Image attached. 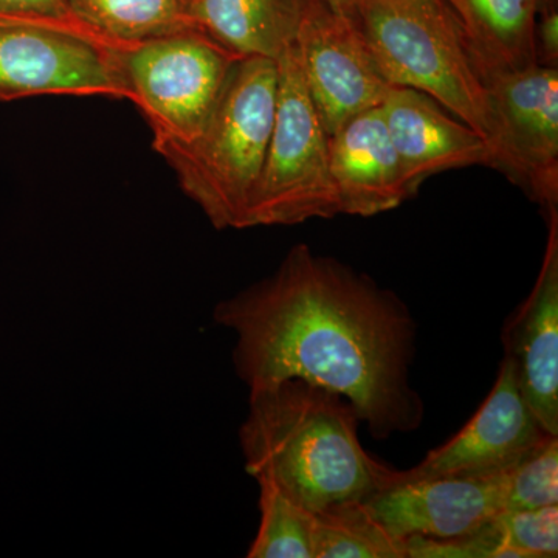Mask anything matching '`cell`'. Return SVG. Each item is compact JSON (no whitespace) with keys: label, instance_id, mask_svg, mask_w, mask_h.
<instances>
[{"label":"cell","instance_id":"obj_22","mask_svg":"<svg viewBox=\"0 0 558 558\" xmlns=\"http://www.w3.org/2000/svg\"><path fill=\"white\" fill-rule=\"evenodd\" d=\"M0 17L81 27L70 14L65 0H0Z\"/></svg>","mask_w":558,"mask_h":558},{"label":"cell","instance_id":"obj_14","mask_svg":"<svg viewBox=\"0 0 558 558\" xmlns=\"http://www.w3.org/2000/svg\"><path fill=\"white\" fill-rule=\"evenodd\" d=\"M329 165L340 215L373 218L411 197L380 106L330 135Z\"/></svg>","mask_w":558,"mask_h":558},{"label":"cell","instance_id":"obj_25","mask_svg":"<svg viewBox=\"0 0 558 558\" xmlns=\"http://www.w3.org/2000/svg\"><path fill=\"white\" fill-rule=\"evenodd\" d=\"M190 2H191V0H190Z\"/></svg>","mask_w":558,"mask_h":558},{"label":"cell","instance_id":"obj_5","mask_svg":"<svg viewBox=\"0 0 558 558\" xmlns=\"http://www.w3.org/2000/svg\"><path fill=\"white\" fill-rule=\"evenodd\" d=\"M278 97L269 148L245 229L299 226L340 215L329 135L311 100L295 47L277 60Z\"/></svg>","mask_w":558,"mask_h":558},{"label":"cell","instance_id":"obj_6","mask_svg":"<svg viewBox=\"0 0 558 558\" xmlns=\"http://www.w3.org/2000/svg\"><path fill=\"white\" fill-rule=\"evenodd\" d=\"M240 58L194 27L123 47L131 101L148 121L154 149L201 134Z\"/></svg>","mask_w":558,"mask_h":558},{"label":"cell","instance_id":"obj_23","mask_svg":"<svg viewBox=\"0 0 558 558\" xmlns=\"http://www.w3.org/2000/svg\"><path fill=\"white\" fill-rule=\"evenodd\" d=\"M535 60L546 68H558V10L557 7L539 13L535 24Z\"/></svg>","mask_w":558,"mask_h":558},{"label":"cell","instance_id":"obj_9","mask_svg":"<svg viewBox=\"0 0 558 558\" xmlns=\"http://www.w3.org/2000/svg\"><path fill=\"white\" fill-rule=\"evenodd\" d=\"M295 50L311 100L329 137L352 117L380 106L391 89L357 25L329 5L307 20Z\"/></svg>","mask_w":558,"mask_h":558},{"label":"cell","instance_id":"obj_1","mask_svg":"<svg viewBox=\"0 0 558 558\" xmlns=\"http://www.w3.org/2000/svg\"><path fill=\"white\" fill-rule=\"evenodd\" d=\"M236 337L233 366L250 391L299 379L343 396L371 436L416 432L424 402L410 381L416 323L391 290L306 244L277 271L216 304Z\"/></svg>","mask_w":558,"mask_h":558},{"label":"cell","instance_id":"obj_8","mask_svg":"<svg viewBox=\"0 0 558 558\" xmlns=\"http://www.w3.org/2000/svg\"><path fill=\"white\" fill-rule=\"evenodd\" d=\"M476 72L494 119L492 168L509 175L546 213L558 209V68Z\"/></svg>","mask_w":558,"mask_h":558},{"label":"cell","instance_id":"obj_2","mask_svg":"<svg viewBox=\"0 0 558 558\" xmlns=\"http://www.w3.org/2000/svg\"><path fill=\"white\" fill-rule=\"evenodd\" d=\"M359 424L343 396L304 380L250 391L240 428L245 470L311 512L366 501L398 470L363 449Z\"/></svg>","mask_w":558,"mask_h":558},{"label":"cell","instance_id":"obj_12","mask_svg":"<svg viewBox=\"0 0 558 558\" xmlns=\"http://www.w3.org/2000/svg\"><path fill=\"white\" fill-rule=\"evenodd\" d=\"M548 244L534 288L502 328L505 357L524 402L558 438V209L546 213Z\"/></svg>","mask_w":558,"mask_h":558},{"label":"cell","instance_id":"obj_10","mask_svg":"<svg viewBox=\"0 0 558 558\" xmlns=\"http://www.w3.org/2000/svg\"><path fill=\"white\" fill-rule=\"evenodd\" d=\"M550 436L543 429L521 396L515 368L502 359L497 381L475 416L438 449L429 451L413 469L396 473V480L488 475L519 464Z\"/></svg>","mask_w":558,"mask_h":558},{"label":"cell","instance_id":"obj_16","mask_svg":"<svg viewBox=\"0 0 558 558\" xmlns=\"http://www.w3.org/2000/svg\"><path fill=\"white\" fill-rule=\"evenodd\" d=\"M475 69H526L535 60V24L557 0H449Z\"/></svg>","mask_w":558,"mask_h":558},{"label":"cell","instance_id":"obj_3","mask_svg":"<svg viewBox=\"0 0 558 558\" xmlns=\"http://www.w3.org/2000/svg\"><path fill=\"white\" fill-rule=\"evenodd\" d=\"M277 61L242 57L201 134L186 145L156 148L180 189L218 230H245L250 202L274 130Z\"/></svg>","mask_w":558,"mask_h":558},{"label":"cell","instance_id":"obj_15","mask_svg":"<svg viewBox=\"0 0 558 558\" xmlns=\"http://www.w3.org/2000/svg\"><path fill=\"white\" fill-rule=\"evenodd\" d=\"M325 5L326 0H191L189 16L194 28L240 57L277 61Z\"/></svg>","mask_w":558,"mask_h":558},{"label":"cell","instance_id":"obj_20","mask_svg":"<svg viewBox=\"0 0 558 558\" xmlns=\"http://www.w3.org/2000/svg\"><path fill=\"white\" fill-rule=\"evenodd\" d=\"M558 506V438H548L509 470L505 510Z\"/></svg>","mask_w":558,"mask_h":558},{"label":"cell","instance_id":"obj_7","mask_svg":"<svg viewBox=\"0 0 558 558\" xmlns=\"http://www.w3.org/2000/svg\"><path fill=\"white\" fill-rule=\"evenodd\" d=\"M121 50L86 28L0 17V101L43 95L131 100Z\"/></svg>","mask_w":558,"mask_h":558},{"label":"cell","instance_id":"obj_24","mask_svg":"<svg viewBox=\"0 0 558 558\" xmlns=\"http://www.w3.org/2000/svg\"><path fill=\"white\" fill-rule=\"evenodd\" d=\"M330 9L359 27V7L362 0H326Z\"/></svg>","mask_w":558,"mask_h":558},{"label":"cell","instance_id":"obj_21","mask_svg":"<svg viewBox=\"0 0 558 558\" xmlns=\"http://www.w3.org/2000/svg\"><path fill=\"white\" fill-rule=\"evenodd\" d=\"M495 524L510 549L519 558H553L558 556V506L502 510Z\"/></svg>","mask_w":558,"mask_h":558},{"label":"cell","instance_id":"obj_19","mask_svg":"<svg viewBox=\"0 0 558 558\" xmlns=\"http://www.w3.org/2000/svg\"><path fill=\"white\" fill-rule=\"evenodd\" d=\"M259 486L260 523L248 558H314V512L282 494L269 481Z\"/></svg>","mask_w":558,"mask_h":558},{"label":"cell","instance_id":"obj_13","mask_svg":"<svg viewBox=\"0 0 558 558\" xmlns=\"http://www.w3.org/2000/svg\"><path fill=\"white\" fill-rule=\"evenodd\" d=\"M380 108L411 196L438 172L475 165L492 168L488 140L464 121L447 116L428 95L391 86Z\"/></svg>","mask_w":558,"mask_h":558},{"label":"cell","instance_id":"obj_11","mask_svg":"<svg viewBox=\"0 0 558 558\" xmlns=\"http://www.w3.org/2000/svg\"><path fill=\"white\" fill-rule=\"evenodd\" d=\"M509 470L413 481L395 476L389 486L365 502L389 534L403 542L411 535L436 539L464 537L486 526L506 509Z\"/></svg>","mask_w":558,"mask_h":558},{"label":"cell","instance_id":"obj_18","mask_svg":"<svg viewBox=\"0 0 558 558\" xmlns=\"http://www.w3.org/2000/svg\"><path fill=\"white\" fill-rule=\"evenodd\" d=\"M314 558H409L403 539L389 534L365 501L314 512Z\"/></svg>","mask_w":558,"mask_h":558},{"label":"cell","instance_id":"obj_17","mask_svg":"<svg viewBox=\"0 0 558 558\" xmlns=\"http://www.w3.org/2000/svg\"><path fill=\"white\" fill-rule=\"evenodd\" d=\"M73 20L100 38L132 46L193 28L190 0H65Z\"/></svg>","mask_w":558,"mask_h":558},{"label":"cell","instance_id":"obj_4","mask_svg":"<svg viewBox=\"0 0 558 558\" xmlns=\"http://www.w3.org/2000/svg\"><path fill=\"white\" fill-rule=\"evenodd\" d=\"M359 28L391 86L428 95L492 142L486 87L449 0H362Z\"/></svg>","mask_w":558,"mask_h":558}]
</instances>
